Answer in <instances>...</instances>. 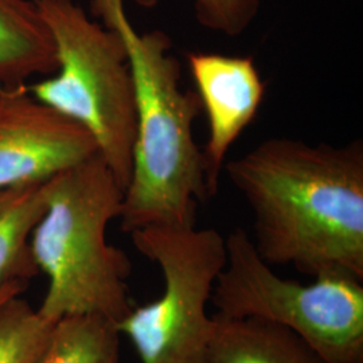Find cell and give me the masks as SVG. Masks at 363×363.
<instances>
[{
	"label": "cell",
	"mask_w": 363,
	"mask_h": 363,
	"mask_svg": "<svg viewBox=\"0 0 363 363\" xmlns=\"http://www.w3.org/2000/svg\"><path fill=\"white\" fill-rule=\"evenodd\" d=\"M91 11L124 40L135 84L136 139L121 229L130 234L150 226H195L198 205L210 199L193 135L202 104L196 91L182 89L172 40L162 30L139 34L123 0H91Z\"/></svg>",
	"instance_id": "cell-2"
},
{
	"label": "cell",
	"mask_w": 363,
	"mask_h": 363,
	"mask_svg": "<svg viewBox=\"0 0 363 363\" xmlns=\"http://www.w3.org/2000/svg\"><path fill=\"white\" fill-rule=\"evenodd\" d=\"M255 216V247L272 265L363 280V143L271 138L225 164Z\"/></svg>",
	"instance_id": "cell-1"
},
{
	"label": "cell",
	"mask_w": 363,
	"mask_h": 363,
	"mask_svg": "<svg viewBox=\"0 0 363 363\" xmlns=\"http://www.w3.org/2000/svg\"><path fill=\"white\" fill-rule=\"evenodd\" d=\"M135 247L159 267L163 292L116 323L140 363H208L214 319L208 303L226 264L216 229L150 226L130 234Z\"/></svg>",
	"instance_id": "cell-6"
},
{
	"label": "cell",
	"mask_w": 363,
	"mask_h": 363,
	"mask_svg": "<svg viewBox=\"0 0 363 363\" xmlns=\"http://www.w3.org/2000/svg\"><path fill=\"white\" fill-rule=\"evenodd\" d=\"M48 206V181L0 189V295L39 272L31 237Z\"/></svg>",
	"instance_id": "cell-11"
},
{
	"label": "cell",
	"mask_w": 363,
	"mask_h": 363,
	"mask_svg": "<svg viewBox=\"0 0 363 363\" xmlns=\"http://www.w3.org/2000/svg\"><path fill=\"white\" fill-rule=\"evenodd\" d=\"M50 30L34 0H0V89H19L57 70Z\"/></svg>",
	"instance_id": "cell-9"
},
{
	"label": "cell",
	"mask_w": 363,
	"mask_h": 363,
	"mask_svg": "<svg viewBox=\"0 0 363 363\" xmlns=\"http://www.w3.org/2000/svg\"><path fill=\"white\" fill-rule=\"evenodd\" d=\"M115 322L99 315L65 316L55 322L39 363H121Z\"/></svg>",
	"instance_id": "cell-12"
},
{
	"label": "cell",
	"mask_w": 363,
	"mask_h": 363,
	"mask_svg": "<svg viewBox=\"0 0 363 363\" xmlns=\"http://www.w3.org/2000/svg\"><path fill=\"white\" fill-rule=\"evenodd\" d=\"M226 264L211 303L220 318H255L303 337L327 363H363L362 280L327 272L300 284L273 272L242 228L225 238Z\"/></svg>",
	"instance_id": "cell-5"
},
{
	"label": "cell",
	"mask_w": 363,
	"mask_h": 363,
	"mask_svg": "<svg viewBox=\"0 0 363 363\" xmlns=\"http://www.w3.org/2000/svg\"><path fill=\"white\" fill-rule=\"evenodd\" d=\"M187 62L208 116V139L202 155L208 195L213 198L218 193L229 150L262 104L265 82L252 57L195 52L187 55Z\"/></svg>",
	"instance_id": "cell-8"
},
{
	"label": "cell",
	"mask_w": 363,
	"mask_h": 363,
	"mask_svg": "<svg viewBox=\"0 0 363 363\" xmlns=\"http://www.w3.org/2000/svg\"><path fill=\"white\" fill-rule=\"evenodd\" d=\"M34 3L50 30L58 66L52 77L27 85V91L91 133L125 191L136 139L135 84L125 43L73 0Z\"/></svg>",
	"instance_id": "cell-4"
},
{
	"label": "cell",
	"mask_w": 363,
	"mask_h": 363,
	"mask_svg": "<svg viewBox=\"0 0 363 363\" xmlns=\"http://www.w3.org/2000/svg\"><path fill=\"white\" fill-rule=\"evenodd\" d=\"M55 322L18 296L0 304V363H39Z\"/></svg>",
	"instance_id": "cell-13"
},
{
	"label": "cell",
	"mask_w": 363,
	"mask_h": 363,
	"mask_svg": "<svg viewBox=\"0 0 363 363\" xmlns=\"http://www.w3.org/2000/svg\"><path fill=\"white\" fill-rule=\"evenodd\" d=\"M97 154L88 130L39 103L27 86L0 89V189L49 181Z\"/></svg>",
	"instance_id": "cell-7"
},
{
	"label": "cell",
	"mask_w": 363,
	"mask_h": 363,
	"mask_svg": "<svg viewBox=\"0 0 363 363\" xmlns=\"http://www.w3.org/2000/svg\"><path fill=\"white\" fill-rule=\"evenodd\" d=\"M123 199V187L99 154L48 181L46 211L31 237L37 267L49 277L38 310L43 318L99 315L118 323L133 308L132 264L106 240Z\"/></svg>",
	"instance_id": "cell-3"
},
{
	"label": "cell",
	"mask_w": 363,
	"mask_h": 363,
	"mask_svg": "<svg viewBox=\"0 0 363 363\" xmlns=\"http://www.w3.org/2000/svg\"><path fill=\"white\" fill-rule=\"evenodd\" d=\"M208 363H327L296 333L255 318L213 316Z\"/></svg>",
	"instance_id": "cell-10"
},
{
	"label": "cell",
	"mask_w": 363,
	"mask_h": 363,
	"mask_svg": "<svg viewBox=\"0 0 363 363\" xmlns=\"http://www.w3.org/2000/svg\"><path fill=\"white\" fill-rule=\"evenodd\" d=\"M23 288H25V286H19V284L7 288V289L0 295V304H3V303H4L6 300H9V298L21 295V292L23 291Z\"/></svg>",
	"instance_id": "cell-15"
},
{
	"label": "cell",
	"mask_w": 363,
	"mask_h": 363,
	"mask_svg": "<svg viewBox=\"0 0 363 363\" xmlns=\"http://www.w3.org/2000/svg\"><path fill=\"white\" fill-rule=\"evenodd\" d=\"M139 7L151 10L159 0H133ZM261 0H194L195 19L214 33L238 37L257 18Z\"/></svg>",
	"instance_id": "cell-14"
}]
</instances>
